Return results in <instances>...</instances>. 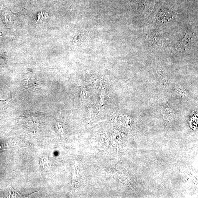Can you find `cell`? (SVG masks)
Returning a JSON list of instances; mask_svg holds the SVG:
<instances>
[{
  "mask_svg": "<svg viewBox=\"0 0 198 198\" xmlns=\"http://www.w3.org/2000/svg\"><path fill=\"white\" fill-rule=\"evenodd\" d=\"M11 99L10 98L5 100H0V113L4 111L10 103Z\"/></svg>",
  "mask_w": 198,
  "mask_h": 198,
  "instance_id": "obj_1",
  "label": "cell"
},
{
  "mask_svg": "<svg viewBox=\"0 0 198 198\" xmlns=\"http://www.w3.org/2000/svg\"><path fill=\"white\" fill-rule=\"evenodd\" d=\"M48 16V14L46 12H41L38 15V18L37 21L40 23L43 20H45L46 19H47Z\"/></svg>",
  "mask_w": 198,
  "mask_h": 198,
  "instance_id": "obj_2",
  "label": "cell"
},
{
  "mask_svg": "<svg viewBox=\"0 0 198 198\" xmlns=\"http://www.w3.org/2000/svg\"><path fill=\"white\" fill-rule=\"evenodd\" d=\"M13 16L11 14H9V15L8 14V16H5V21H6L8 24L9 23L11 24V23H12V21H13Z\"/></svg>",
  "mask_w": 198,
  "mask_h": 198,
  "instance_id": "obj_3",
  "label": "cell"
}]
</instances>
